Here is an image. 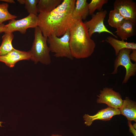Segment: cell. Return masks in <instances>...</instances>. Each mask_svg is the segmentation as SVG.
I'll list each match as a JSON object with an SVG mask.
<instances>
[{
    "mask_svg": "<svg viewBox=\"0 0 136 136\" xmlns=\"http://www.w3.org/2000/svg\"><path fill=\"white\" fill-rule=\"evenodd\" d=\"M38 0H18L21 4H24L25 8L29 14H32L38 16L37 9V4Z\"/></svg>",
    "mask_w": 136,
    "mask_h": 136,
    "instance_id": "20",
    "label": "cell"
},
{
    "mask_svg": "<svg viewBox=\"0 0 136 136\" xmlns=\"http://www.w3.org/2000/svg\"><path fill=\"white\" fill-rule=\"evenodd\" d=\"M125 20L117 10L114 9L110 12L108 22L110 26L116 28L122 23Z\"/></svg>",
    "mask_w": 136,
    "mask_h": 136,
    "instance_id": "18",
    "label": "cell"
},
{
    "mask_svg": "<svg viewBox=\"0 0 136 136\" xmlns=\"http://www.w3.org/2000/svg\"><path fill=\"white\" fill-rule=\"evenodd\" d=\"M3 122H0V127H2V126L1 125V124L3 123Z\"/></svg>",
    "mask_w": 136,
    "mask_h": 136,
    "instance_id": "28",
    "label": "cell"
},
{
    "mask_svg": "<svg viewBox=\"0 0 136 136\" xmlns=\"http://www.w3.org/2000/svg\"><path fill=\"white\" fill-rule=\"evenodd\" d=\"M0 1L5 2L7 3H15V2L13 0H1Z\"/></svg>",
    "mask_w": 136,
    "mask_h": 136,
    "instance_id": "25",
    "label": "cell"
},
{
    "mask_svg": "<svg viewBox=\"0 0 136 136\" xmlns=\"http://www.w3.org/2000/svg\"><path fill=\"white\" fill-rule=\"evenodd\" d=\"M106 41L114 48L115 54L117 56L120 51L123 49H136V44L133 42H128L122 40H120L111 36H108Z\"/></svg>",
    "mask_w": 136,
    "mask_h": 136,
    "instance_id": "15",
    "label": "cell"
},
{
    "mask_svg": "<svg viewBox=\"0 0 136 136\" xmlns=\"http://www.w3.org/2000/svg\"><path fill=\"white\" fill-rule=\"evenodd\" d=\"M97 96V103L106 104L109 107L119 109L122 104L123 100L121 95L112 88H104L100 91V94Z\"/></svg>",
    "mask_w": 136,
    "mask_h": 136,
    "instance_id": "8",
    "label": "cell"
},
{
    "mask_svg": "<svg viewBox=\"0 0 136 136\" xmlns=\"http://www.w3.org/2000/svg\"><path fill=\"white\" fill-rule=\"evenodd\" d=\"M62 0H40L37 5L38 13H48L52 11L62 2Z\"/></svg>",
    "mask_w": 136,
    "mask_h": 136,
    "instance_id": "17",
    "label": "cell"
},
{
    "mask_svg": "<svg viewBox=\"0 0 136 136\" xmlns=\"http://www.w3.org/2000/svg\"><path fill=\"white\" fill-rule=\"evenodd\" d=\"M38 16L29 14L27 17L19 20L14 19L10 20L8 23L6 25V31L13 32L18 31L21 33L25 34L27 29L35 28L38 26Z\"/></svg>",
    "mask_w": 136,
    "mask_h": 136,
    "instance_id": "6",
    "label": "cell"
},
{
    "mask_svg": "<svg viewBox=\"0 0 136 136\" xmlns=\"http://www.w3.org/2000/svg\"><path fill=\"white\" fill-rule=\"evenodd\" d=\"M4 33L2 37V42L0 46V56L6 55L14 49L12 44L14 37L13 32L7 31Z\"/></svg>",
    "mask_w": 136,
    "mask_h": 136,
    "instance_id": "16",
    "label": "cell"
},
{
    "mask_svg": "<svg viewBox=\"0 0 136 136\" xmlns=\"http://www.w3.org/2000/svg\"><path fill=\"white\" fill-rule=\"evenodd\" d=\"M132 50L128 49L121 50L117 55L114 62L113 71L112 74H116L118 68L120 66H124L126 69V74L122 83L127 82L130 78L135 75L136 72V64L132 63L131 61L129 55Z\"/></svg>",
    "mask_w": 136,
    "mask_h": 136,
    "instance_id": "5",
    "label": "cell"
},
{
    "mask_svg": "<svg viewBox=\"0 0 136 136\" xmlns=\"http://www.w3.org/2000/svg\"><path fill=\"white\" fill-rule=\"evenodd\" d=\"M47 38L43 36L38 26L35 28L34 39L29 51L31 54L30 59L35 64L40 62L48 65L51 62L50 51L47 44Z\"/></svg>",
    "mask_w": 136,
    "mask_h": 136,
    "instance_id": "3",
    "label": "cell"
},
{
    "mask_svg": "<svg viewBox=\"0 0 136 136\" xmlns=\"http://www.w3.org/2000/svg\"><path fill=\"white\" fill-rule=\"evenodd\" d=\"M120 114L119 109L108 107L99 111L97 113L93 116L85 114L83 118L85 121V124L86 126H89L95 120H109L113 116Z\"/></svg>",
    "mask_w": 136,
    "mask_h": 136,
    "instance_id": "10",
    "label": "cell"
},
{
    "mask_svg": "<svg viewBox=\"0 0 136 136\" xmlns=\"http://www.w3.org/2000/svg\"><path fill=\"white\" fill-rule=\"evenodd\" d=\"M30 58L29 51H23L14 49L6 55L0 56V62H4L7 66L12 68L18 61L22 60H29Z\"/></svg>",
    "mask_w": 136,
    "mask_h": 136,
    "instance_id": "11",
    "label": "cell"
},
{
    "mask_svg": "<svg viewBox=\"0 0 136 136\" xmlns=\"http://www.w3.org/2000/svg\"><path fill=\"white\" fill-rule=\"evenodd\" d=\"M121 114L125 116L128 121H136V103L126 97L123 100L122 104L119 109Z\"/></svg>",
    "mask_w": 136,
    "mask_h": 136,
    "instance_id": "13",
    "label": "cell"
},
{
    "mask_svg": "<svg viewBox=\"0 0 136 136\" xmlns=\"http://www.w3.org/2000/svg\"><path fill=\"white\" fill-rule=\"evenodd\" d=\"M108 1V0H92L88 5L89 14L92 16L96 10L101 11L103 6L107 4Z\"/></svg>",
    "mask_w": 136,
    "mask_h": 136,
    "instance_id": "21",
    "label": "cell"
},
{
    "mask_svg": "<svg viewBox=\"0 0 136 136\" xmlns=\"http://www.w3.org/2000/svg\"><path fill=\"white\" fill-rule=\"evenodd\" d=\"M76 0H63L53 10L38 15V26L44 36L59 37L70 30L76 20L73 17Z\"/></svg>",
    "mask_w": 136,
    "mask_h": 136,
    "instance_id": "1",
    "label": "cell"
},
{
    "mask_svg": "<svg viewBox=\"0 0 136 136\" xmlns=\"http://www.w3.org/2000/svg\"><path fill=\"white\" fill-rule=\"evenodd\" d=\"M133 125V127L135 129H136V123H134L133 124V125Z\"/></svg>",
    "mask_w": 136,
    "mask_h": 136,
    "instance_id": "27",
    "label": "cell"
},
{
    "mask_svg": "<svg viewBox=\"0 0 136 136\" xmlns=\"http://www.w3.org/2000/svg\"><path fill=\"white\" fill-rule=\"evenodd\" d=\"M9 6L7 3L0 4V24L17 17L16 16L13 15L9 12L8 10Z\"/></svg>",
    "mask_w": 136,
    "mask_h": 136,
    "instance_id": "19",
    "label": "cell"
},
{
    "mask_svg": "<svg viewBox=\"0 0 136 136\" xmlns=\"http://www.w3.org/2000/svg\"><path fill=\"white\" fill-rule=\"evenodd\" d=\"M6 31V25L2 23L0 24V33L5 32Z\"/></svg>",
    "mask_w": 136,
    "mask_h": 136,
    "instance_id": "24",
    "label": "cell"
},
{
    "mask_svg": "<svg viewBox=\"0 0 136 136\" xmlns=\"http://www.w3.org/2000/svg\"><path fill=\"white\" fill-rule=\"evenodd\" d=\"M70 38V30L60 38L54 35L47 37V41L50 51L54 53L55 57H65L73 59L69 46Z\"/></svg>",
    "mask_w": 136,
    "mask_h": 136,
    "instance_id": "4",
    "label": "cell"
},
{
    "mask_svg": "<svg viewBox=\"0 0 136 136\" xmlns=\"http://www.w3.org/2000/svg\"><path fill=\"white\" fill-rule=\"evenodd\" d=\"M50 136H62L61 135H59V134H53L52 135Z\"/></svg>",
    "mask_w": 136,
    "mask_h": 136,
    "instance_id": "26",
    "label": "cell"
},
{
    "mask_svg": "<svg viewBox=\"0 0 136 136\" xmlns=\"http://www.w3.org/2000/svg\"><path fill=\"white\" fill-rule=\"evenodd\" d=\"M91 38L82 20H76L70 29L69 46L73 58H84L92 55L96 45Z\"/></svg>",
    "mask_w": 136,
    "mask_h": 136,
    "instance_id": "2",
    "label": "cell"
},
{
    "mask_svg": "<svg viewBox=\"0 0 136 136\" xmlns=\"http://www.w3.org/2000/svg\"><path fill=\"white\" fill-rule=\"evenodd\" d=\"M106 10H101L92 16L91 19L84 22L88 29L89 36L91 37L94 33L100 34L103 32L110 33L116 38L117 36L109 30L104 24V20L107 14Z\"/></svg>",
    "mask_w": 136,
    "mask_h": 136,
    "instance_id": "7",
    "label": "cell"
},
{
    "mask_svg": "<svg viewBox=\"0 0 136 136\" xmlns=\"http://www.w3.org/2000/svg\"><path fill=\"white\" fill-rule=\"evenodd\" d=\"M136 23L125 19L122 23L116 28L115 33L116 36L123 41L127 40L136 33Z\"/></svg>",
    "mask_w": 136,
    "mask_h": 136,
    "instance_id": "12",
    "label": "cell"
},
{
    "mask_svg": "<svg viewBox=\"0 0 136 136\" xmlns=\"http://www.w3.org/2000/svg\"><path fill=\"white\" fill-rule=\"evenodd\" d=\"M132 52L130 54L129 57L130 59L136 62V49L132 50Z\"/></svg>",
    "mask_w": 136,
    "mask_h": 136,
    "instance_id": "23",
    "label": "cell"
},
{
    "mask_svg": "<svg viewBox=\"0 0 136 136\" xmlns=\"http://www.w3.org/2000/svg\"><path fill=\"white\" fill-rule=\"evenodd\" d=\"M128 124L129 127V131L130 132L132 133L134 136H136V130L133 127L131 123V121H128Z\"/></svg>",
    "mask_w": 136,
    "mask_h": 136,
    "instance_id": "22",
    "label": "cell"
},
{
    "mask_svg": "<svg viewBox=\"0 0 136 136\" xmlns=\"http://www.w3.org/2000/svg\"><path fill=\"white\" fill-rule=\"evenodd\" d=\"M114 9L117 10L125 19L136 23V4L132 0H116Z\"/></svg>",
    "mask_w": 136,
    "mask_h": 136,
    "instance_id": "9",
    "label": "cell"
},
{
    "mask_svg": "<svg viewBox=\"0 0 136 136\" xmlns=\"http://www.w3.org/2000/svg\"><path fill=\"white\" fill-rule=\"evenodd\" d=\"M86 0H76L72 16L75 20H85L89 14Z\"/></svg>",
    "mask_w": 136,
    "mask_h": 136,
    "instance_id": "14",
    "label": "cell"
}]
</instances>
